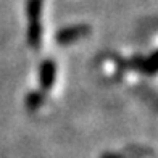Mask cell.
<instances>
[{
  "instance_id": "obj_1",
  "label": "cell",
  "mask_w": 158,
  "mask_h": 158,
  "mask_svg": "<svg viewBox=\"0 0 158 158\" xmlns=\"http://www.w3.org/2000/svg\"><path fill=\"white\" fill-rule=\"evenodd\" d=\"M26 15H27V45L32 48H39L42 42V0H27L26 3Z\"/></svg>"
},
{
  "instance_id": "obj_2",
  "label": "cell",
  "mask_w": 158,
  "mask_h": 158,
  "mask_svg": "<svg viewBox=\"0 0 158 158\" xmlns=\"http://www.w3.org/2000/svg\"><path fill=\"white\" fill-rule=\"evenodd\" d=\"M90 32H92V27L89 24L66 26L55 34V40H56V44H60V45H69V44H73V42L85 37V35H89Z\"/></svg>"
},
{
  "instance_id": "obj_3",
  "label": "cell",
  "mask_w": 158,
  "mask_h": 158,
  "mask_svg": "<svg viewBox=\"0 0 158 158\" xmlns=\"http://www.w3.org/2000/svg\"><path fill=\"white\" fill-rule=\"evenodd\" d=\"M55 76H56V66L53 60H44L39 68V84H40L42 92H47L53 85Z\"/></svg>"
},
{
  "instance_id": "obj_4",
  "label": "cell",
  "mask_w": 158,
  "mask_h": 158,
  "mask_svg": "<svg viewBox=\"0 0 158 158\" xmlns=\"http://www.w3.org/2000/svg\"><path fill=\"white\" fill-rule=\"evenodd\" d=\"M135 64H132V66L135 69L142 71V73H147V74H153L158 71V50L155 53H152L150 56H147V58H137L134 61Z\"/></svg>"
},
{
  "instance_id": "obj_5",
  "label": "cell",
  "mask_w": 158,
  "mask_h": 158,
  "mask_svg": "<svg viewBox=\"0 0 158 158\" xmlns=\"http://www.w3.org/2000/svg\"><path fill=\"white\" fill-rule=\"evenodd\" d=\"M44 100H45V92L42 90H32L26 95L24 100V105H26V110L27 111H35L39 110L42 105H44Z\"/></svg>"
},
{
  "instance_id": "obj_6",
  "label": "cell",
  "mask_w": 158,
  "mask_h": 158,
  "mask_svg": "<svg viewBox=\"0 0 158 158\" xmlns=\"http://www.w3.org/2000/svg\"><path fill=\"white\" fill-rule=\"evenodd\" d=\"M100 158H126L124 155H119V153H114V152H105L100 155Z\"/></svg>"
}]
</instances>
